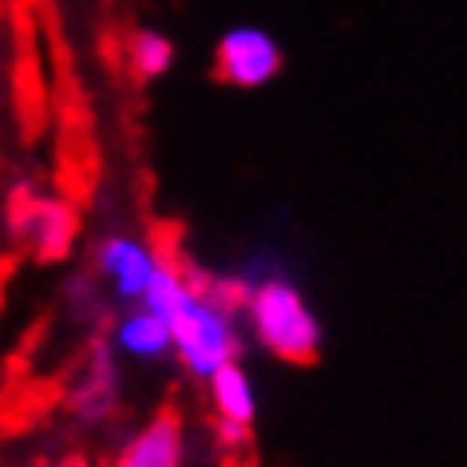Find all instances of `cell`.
Listing matches in <instances>:
<instances>
[{"label":"cell","mask_w":467,"mask_h":467,"mask_svg":"<svg viewBox=\"0 0 467 467\" xmlns=\"http://www.w3.org/2000/svg\"><path fill=\"white\" fill-rule=\"evenodd\" d=\"M206 396H210V408H214L218 424H230V428H242L250 431L258 424V412H262V392H258V380L254 372L234 360L218 372L214 380L206 384Z\"/></svg>","instance_id":"9c48e42d"},{"label":"cell","mask_w":467,"mask_h":467,"mask_svg":"<svg viewBox=\"0 0 467 467\" xmlns=\"http://www.w3.org/2000/svg\"><path fill=\"white\" fill-rule=\"evenodd\" d=\"M108 301H111V294L103 289V282L96 274H76L72 282L64 285V306L84 329H99V325L111 321Z\"/></svg>","instance_id":"30bf717a"},{"label":"cell","mask_w":467,"mask_h":467,"mask_svg":"<svg viewBox=\"0 0 467 467\" xmlns=\"http://www.w3.org/2000/svg\"><path fill=\"white\" fill-rule=\"evenodd\" d=\"M103 333L88 341L64 389V408L79 428H108L123 408V365Z\"/></svg>","instance_id":"3957f363"},{"label":"cell","mask_w":467,"mask_h":467,"mask_svg":"<svg viewBox=\"0 0 467 467\" xmlns=\"http://www.w3.org/2000/svg\"><path fill=\"white\" fill-rule=\"evenodd\" d=\"M147 309H155L171 325L174 337V360L182 372L198 384H210L226 365L242 360V325L230 309L202 297L186 277V262L174 254H162L159 274L150 282Z\"/></svg>","instance_id":"6da1fadb"},{"label":"cell","mask_w":467,"mask_h":467,"mask_svg":"<svg viewBox=\"0 0 467 467\" xmlns=\"http://www.w3.org/2000/svg\"><path fill=\"white\" fill-rule=\"evenodd\" d=\"M174 64V44L162 32H139L131 40V67L139 79H159Z\"/></svg>","instance_id":"8fae6325"},{"label":"cell","mask_w":467,"mask_h":467,"mask_svg":"<svg viewBox=\"0 0 467 467\" xmlns=\"http://www.w3.org/2000/svg\"><path fill=\"white\" fill-rule=\"evenodd\" d=\"M282 72V48L262 28H230L218 44L214 76L230 88H265Z\"/></svg>","instance_id":"8992f818"},{"label":"cell","mask_w":467,"mask_h":467,"mask_svg":"<svg viewBox=\"0 0 467 467\" xmlns=\"http://www.w3.org/2000/svg\"><path fill=\"white\" fill-rule=\"evenodd\" d=\"M111 348L127 360H139V365H150V360H167L174 357V337H171V325L159 317L155 309H147L143 301L139 306H119L108 321V333Z\"/></svg>","instance_id":"ba28073f"},{"label":"cell","mask_w":467,"mask_h":467,"mask_svg":"<svg viewBox=\"0 0 467 467\" xmlns=\"http://www.w3.org/2000/svg\"><path fill=\"white\" fill-rule=\"evenodd\" d=\"M111 467H186V424L179 408H159L119 443Z\"/></svg>","instance_id":"52a82bcc"},{"label":"cell","mask_w":467,"mask_h":467,"mask_svg":"<svg viewBox=\"0 0 467 467\" xmlns=\"http://www.w3.org/2000/svg\"><path fill=\"white\" fill-rule=\"evenodd\" d=\"M44 467H99V463L84 460V455H67V460H56V463H44Z\"/></svg>","instance_id":"7c38bea8"},{"label":"cell","mask_w":467,"mask_h":467,"mask_svg":"<svg viewBox=\"0 0 467 467\" xmlns=\"http://www.w3.org/2000/svg\"><path fill=\"white\" fill-rule=\"evenodd\" d=\"M13 234L20 242H28V250L40 262H64L76 250L79 214L64 198L25 194V202L13 206Z\"/></svg>","instance_id":"5b68a950"},{"label":"cell","mask_w":467,"mask_h":467,"mask_svg":"<svg viewBox=\"0 0 467 467\" xmlns=\"http://www.w3.org/2000/svg\"><path fill=\"white\" fill-rule=\"evenodd\" d=\"M242 317L250 325L254 345L265 357L285 360V365H309V360L321 357L325 325L317 317V309L282 274H265L258 282H250V297Z\"/></svg>","instance_id":"7a4b0ae2"},{"label":"cell","mask_w":467,"mask_h":467,"mask_svg":"<svg viewBox=\"0 0 467 467\" xmlns=\"http://www.w3.org/2000/svg\"><path fill=\"white\" fill-rule=\"evenodd\" d=\"M162 250H155L150 242L135 238V234H108V238L96 242V254H91V265L103 289L111 294V301L119 306H139L147 297L150 282L159 274Z\"/></svg>","instance_id":"277c9868"}]
</instances>
